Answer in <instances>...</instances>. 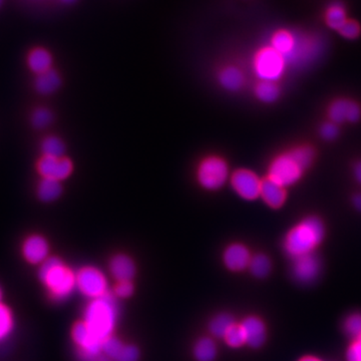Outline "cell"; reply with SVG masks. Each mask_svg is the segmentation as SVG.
<instances>
[{
	"label": "cell",
	"instance_id": "6da1fadb",
	"mask_svg": "<svg viewBox=\"0 0 361 361\" xmlns=\"http://www.w3.org/2000/svg\"><path fill=\"white\" fill-rule=\"evenodd\" d=\"M39 278L52 302H65L77 290L75 273L58 257H49L39 266Z\"/></svg>",
	"mask_w": 361,
	"mask_h": 361
},
{
	"label": "cell",
	"instance_id": "7a4b0ae2",
	"mask_svg": "<svg viewBox=\"0 0 361 361\" xmlns=\"http://www.w3.org/2000/svg\"><path fill=\"white\" fill-rule=\"evenodd\" d=\"M314 151L310 146H300L278 156L271 163L268 179L282 187L295 184L302 177L306 169L314 160Z\"/></svg>",
	"mask_w": 361,
	"mask_h": 361
},
{
	"label": "cell",
	"instance_id": "3957f363",
	"mask_svg": "<svg viewBox=\"0 0 361 361\" xmlns=\"http://www.w3.org/2000/svg\"><path fill=\"white\" fill-rule=\"evenodd\" d=\"M325 229L322 221L317 217L306 218L298 223L287 234L284 249L290 257L295 259L313 253L324 238Z\"/></svg>",
	"mask_w": 361,
	"mask_h": 361
},
{
	"label": "cell",
	"instance_id": "277c9868",
	"mask_svg": "<svg viewBox=\"0 0 361 361\" xmlns=\"http://www.w3.org/2000/svg\"><path fill=\"white\" fill-rule=\"evenodd\" d=\"M118 306L115 295L110 292L99 298L90 300L84 310L82 322L102 339L113 336L118 320Z\"/></svg>",
	"mask_w": 361,
	"mask_h": 361
},
{
	"label": "cell",
	"instance_id": "5b68a950",
	"mask_svg": "<svg viewBox=\"0 0 361 361\" xmlns=\"http://www.w3.org/2000/svg\"><path fill=\"white\" fill-rule=\"evenodd\" d=\"M75 287L85 298H99L109 293L108 278L94 266H85L75 273Z\"/></svg>",
	"mask_w": 361,
	"mask_h": 361
},
{
	"label": "cell",
	"instance_id": "8992f818",
	"mask_svg": "<svg viewBox=\"0 0 361 361\" xmlns=\"http://www.w3.org/2000/svg\"><path fill=\"white\" fill-rule=\"evenodd\" d=\"M286 66L283 56L271 47L260 49L253 63L255 75L261 80L273 82L281 78Z\"/></svg>",
	"mask_w": 361,
	"mask_h": 361
},
{
	"label": "cell",
	"instance_id": "52a82bcc",
	"mask_svg": "<svg viewBox=\"0 0 361 361\" xmlns=\"http://www.w3.org/2000/svg\"><path fill=\"white\" fill-rule=\"evenodd\" d=\"M229 177L227 163L219 157H208L201 161L197 172L199 184L209 191L224 186Z\"/></svg>",
	"mask_w": 361,
	"mask_h": 361
},
{
	"label": "cell",
	"instance_id": "ba28073f",
	"mask_svg": "<svg viewBox=\"0 0 361 361\" xmlns=\"http://www.w3.org/2000/svg\"><path fill=\"white\" fill-rule=\"evenodd\" d=\"M322 51V44L310 35L295 32V42L293 49L285 56L287 65L292 66H304L314 61Z\"/></svg>",
	"mask_w": 361,
	"mask_h": 361
},
{
	"label": "cell",
	"instance_id": "9c48e42d",
	"mask_svg": "<svg viewBox=\"0 0 361 361\" xmlns=\"http://www.w3.org/2000/svg\"><path fill=\"white\" fill-rule=\"evenodd\" d=\"M71 338L77 346L78 357H87L102 353L104 339L97 336L84 322H78L71 329Z\"/></svg>",
	"mask_w": 361,
	"mask_h": 361
},
{
	"label": "cell",
	"instance_id": "30bf717a",
	"mask_svg": "<svg viewBox=\"0 0 361 361\" xmlns=\"http://www.w3.org/2000/svg\"><path fill=\"white\" fill-rule=\"evenodd\" d=\"M73 163L63 157L42 156L37 164V171L40 177L63 182L73 173Z\"/></svg>",
	"mask_w": 361,
	"mask_h": 361
},
{
	"label": "cell",
	"instance_id": "8fae6325",
	"mask_svg": "<svg viewBox=\"0 0 361 361\" xmlns=\"http://www.w3.org/2000/svg\"><path fill=\"white\" fill-rule=\"evenodd\" d=\"M49 241L42 235L32 234L23 240L21 254L26 262L30 265H42L49 258Z\"/></svg>",
	"mask_w": 361,
	"mask_h": 361
},
{
	"label": "cell",
	"instance_id": "7c38bea8",
	"mask_svg": "<svg viewBox=\"0 0 361 361\" xmlns=\"http://www.w3.org/2000/svg\"><path fill=\"white\" fill-rule=\"evenodd\" d=\"M231 184L233 189L241 198L252 201L260 197V180L255 173L249 170H238L232 176Z\"/></svg>",
	"mask_w": 361,
	"mask_h": 361
},
{
	"label": "cell",
	"instance_id": "4fadbf2b",
	"mask_svg": "<svg viewBox=\"0 0 361 361\" xmlns=\"http://www.w3.org/2000/svg\"><path fill=\"white\" fill-rule=\"evenodd\" d=\"M322 272V262L314 253L294 259L292 274L301 284L313 283Z\"/></svg>",
	"mask_w": 361,
	"mask_h": 361
},
{
	"label": "cell",
	"instance_id": "5bb4252c",
	"mask_svg": "<svg viewBox=\"0 0 361 361\" xmlns=\"http://www.w3.org/2000/svg\"><path fill=\"white\" fill-rule=\"evenodd\" d=\"M329 115L334 123H355L360 118L361 109L355 102L339 99L329 106Z\"/></svg>",
	"mask_w": 361,
	"mask_h": 361
},
{
	"label": "cell",
	"instance_id": "9a60e30c",
	"mask_svg": "<svg viewBox=\"0 0 361 361\" xmlns=\"http://www.w3.org/2000/svg\"><path fill=\"white\" fill-rule=\"evenodd\" d=\"M251 257L250 251L246 246L243 244L235 243L226 248L223 261L228 269L239 272L249 267Z\"/></svg>",
	"mask_w": 361,
	"mask_h": 361
},
{
	"label": "cell",
	"instance_id": "2e32d148",
	"mask_svg": "<svg viewBox=\"0 0 361 361\" xmlns=\"http://www.w3.org/2000/svg\"><path fill=\"white\" fill-rule=\"evenodd\" d=\"M240 325L245 334L246 344L253 348L263 345L266 341V327L260 318L249 316Z\"/></svg>",
	"mask_w": 361,
	"mask_h": 361
},
{
	"label": "cell",
	"instance_id": "e0dca14e",
	"mask_svg": "<svg viewBox=\"0 0 361 361\" xmlns=\"http://www.w3.org/2000/svg\"><path fill=\"white\" fill-rule=\"evenodd\" d=\"M109 268H110L111 276L118 282L132 281L137 272L134 261L126 254H118L114 256L111 259Z\"/></svg>",
	"mask_w": 361,
	"mask_h": 361
},
{
	"label": "cell",
	"instance_id": "ac0fdd59",
	"mask_svg": "<svg viewBox=\"0 0 361 361\" xmlns=\"http://www.w3.org/2000/svg\"><path fill=\"white\" fill-rule=\"evenodd\" d=\"M260 197L268 206L273 209L280 208L286 200L285 188L272 180L266 179L261 184Z\"/></svg>",
	"mask_w": 361,
	"mask_h": 361
},
{
	"label": "cell",
	"instance_id": "d6986e66",
	"mask_svg": "<svg viewBox=\"0 0 361 361\" xmlns=\"http://www.w3.org/2000/svg\"><path fill=\"white\" fill-rule=\"evenodd\" d=\"M26 63H27L30 71L37 75L51 70L54 59H52L51 52L47 49H44V47H35L27 54Z\"/></svg>",
	"mask_w": 361,
	"mask_h": 361
},
{
	"label": "cell",
	"instance_id": "ffe728a7",
	"mask_svg": "<svg viewBox=\"0 0 361 361\" xmlns=\"http://www.w3.org/2000/svg\"><path fill=\"white\" fill-rule=\"evenodd\" d=\"M61 78L58 71L49 70L37 75L35 80V89L40 94L49 96L59 89Z\"/></svg>",
	"mask_w": 361,
	"mask_h": 361
},
{
	"label": "cell",
	"instance_id": "44dd1931",
	"mask_svg": "<svg viewBox=\"0 0 361 361\" xmlns=\"http://www.w3.org/2000/svg\"><path fill=\"white\" fill-rule=\"evenodd\" d=\"M37 197L40 201L45 203L56 201L63 194V186L61 182L56 180L42 178L37 187Z\"/></svg>",
	"mask_w": 361,
	"mask_h": 361
},
{
	"label": "cell",
	"instance_id": "7402d4cb",
	"mask_svg": "<svg viewBox=\"0 0 361 361\" xmlns=\"http://www.w3.org/2000/svg\"><path fill=\"white\" fill-rule=\"evenodd\" d=\"M193 355L197 361H214L218 355L217 344L211 337H201L195 343Z\"/></svg>",
	"mask_w": 361,
	"mask_h": 361
},
{
	"label": "cell",
	"instance_id": "603a6c76",
	"mask_svg": "<svg viewBox=\"0 0 361 361\" xmlns=\"http://www.w3.org/2000/svg\"><path fill=\"white\" fill-rule=\"evenodd\" d=\"M219 82L224 89L235 92L243 87L245 78L243 73L236 66H227L221 71Z\"/></svg>",
	"mask_w": 361,
	"mask_h": 361
},
{
	"label": "cell",
	"instance_id": "cb8c5ba5",
	"mask_svg": "<svg viewBox=\"0 0 361 361\" xmlns=\"http://www.w3.org/2000/svg\"><path fill=\"white\" fill-rule=\"evenodd\" d=\"M294 42H295V32L285 30H278L273 35L271 39V47L285 58L293 49Z\"/></svg>",
	"mask_w": 361,
	"mask_h": 361
},
{
	"label": "cell",
	"instance_id": "d4e9b609",
	"mask_svg": "<svg viewBox=\"0 0 361 361\" xmlns=\"http://www.w3.org/2000/svg\"><path fill=\"white\" fill-rule=\"evenodd\" d=\"M16 329L13 310L6 304L0 303V344L8 341Z\"/></svg>",
	"mask_w": 361,
	"mask_h": 361
},
{
	"label": "cell",
	"instance_id": "484cf974",
	"mask_svg": "<svg viewBox=\"0 0 361 361\" xmlns=\"http://www.w3.org/2000/svg\"><path fill=\"white\" fill-rule=\"evenodd\" d=\"M235 323L234 317L228 313H220L211 319L209 323V330L214 337L217 338H224L228 330L231 329Z\"/></svg>",
	"mask_w": 361,
	"mask_h": 361
},
{
	"label": "cell",
	"instance_id": "4316f807",
	"mask_svg": "<svg viewBox=\"0 0 361 361\" xmlns=\"http://www.w3.org/2000/svg\"><path fill=\"white\" fill-rule=\"evenodd\" d=\"M325 20L326 25L334 30H339V28L344 25L348 18H346V11L341 2H334L330 4L325 13Z\"/></svg>",
	"mask_w": 361,
	"mask_h": 361
},
{
	"label": "cell",
	"instance_id": "83f0119b",
	"mask_svg": "<svg viewBox=\"0 0 361 361\" xmlns=\"http://www.w3.org/2000/svg\"><path fill=\"white\" fill-rule=\"evenodd\" d=\"M255 94L263 103L271 104L274 103L278 97H279L280 90L275 82L261 80L256 85Z\"/></svg>",
	"mask_w": 361,
	"mask_h": 361
},
{
	"label": "cell",
	"instance_id": "f1b7e54d",
	"mask_svg": "<svg viewBox=\"0 0 361 361\" xmlns=\"http://www.w3.org/2000/svg\"><path fill=\"white\" fill-rule=\"evenodd\" d=\"M40 149H42V156L63 157L65 155L66 147L59 137L49 135L42 140Z\"/></svg>",
	"mask_w": 361,
	"mask_h": 361
},
{
	"label": "cell",
	"instance_id": "f546056e",
	"mask_svg": "<svg viewBox=\"0 0 361 361\" xmlns=\"http://www.w3.org/2000/svg\"><path fill=\"white\" fill-rule=\"evenodd\" d=\"M249 269L252 274L257 278H264L271 271V261L264 254H257L251 257Z\"/></svg>",
	"mask_w": 361,
	"mask_h": 361
},
{
	"label": "cell",
	"instance_id": "4dcf8cb0",
	"mask_svg": "<svg viewBox=\"0 0 361 361\" xmlns=\"http://www.w3.org/2000/svg\"><path fill=\"white\" fill-rule=\"evenodd\" d=\"M123 345L125 343L118 337L110 336L104 339L103 343H102V353L108 356L110 360L116 361L122 351Z\"/></svg>",
	"mask_w": 361,
	"mask_h": 361
},
{
	"label": "cell",
	"instance_id": "1f68e13d",
	"mask_svg": "<svg viewBox=\"0 0 361 361\" xmlns=\"http://www.w3.org/2000/svg\"><path fill=\"white\" fill-rule=\"evenodd\" d=\"M224 341L227 345L231 348H239L246 343L245 334L241 325L234 324L228 330L227 334L224 336Z\"/></svg>",
	"mask_w": 361,
	"mask_h": 361
},
{
	"label": "cell",
	"instance_id": "d6a6232c",
	"mask_svg": "<svg viewBox=\"0 0 361 361\" xmlns=\"http://www.w3.org/2000/svg\"><path fill=\"white\" fill-rule=\"evenodd\" d=\"M52 121H54V116L49 109L37 108L33 111L32 123L35 129L44 130L51 125Z\"/></svg>",
	"mask_w": 361,
	"mask_h": 361
},
{
	"label": "cell",
	"instance_id": "836d02e7",
	"mask_svg": "<svg viewBox=\"0 0 361 361\" xmlns=\"http://www.w3.org/2000/svg\"><path fill=\"white\" fill-rule=\"evenodd\" d=\"M345 331L349 336L361 338V314H353L346 319Z\"/></svg>",
	"mask_w": 361,
	"mask_h": 361
},
{
	"label": "cell",
	"instance_id": "e575fe53",
	"mask_svg": "<svg viewBox=\"0 0 361 361\" xmlns=\"http://www.w3.org/2000/svg\"><path fill=\"white\" fill-rule=\"evenodd\" d=\"M339 33L348 39H355L360 37V25L355 20H346L344 25L339 28Z\"/></svg>",
	"mask_w": 361,
	"mask_h": 361
},
{
	"label": "cell",
	"instance_id": "d590c367",
	"mask_svg": "<svg viewBox=\"0 0 361 361\" xmlns=\"http://www.w3.org/2000/svg\"><path fill=\"white\" fill-rule=\"evenodd\" d=\"M140 357V351L137 346L133 344H125L116 361H137Z\"/></svg>",
	"mask_w": 361,
	"mask_h": 361
},
{
	"label": "cell",
	"instance_id": "8d00e7d4",
	"mask_svg": "<svg viewBox=\"0 0 361 361\" xmlns=\"http://www.w3.org/2000/svg\"><path fill=\"white\" fill-rule=\"evenodd\" d=\"M135 287L132 281H121L116 285L114 295L118 298H129L134 294Z\"/></svg>",
	"mask_w": 361,
	"mask_h": 361
},
{
	"label": "cell",
	"instance_id": "74e56055",
	"mask_svg": "<svg viewBox=\"0 0 361 361\" xmlns=\"http://www.w3.org/2000/svg\"><path fill=\"white\" fill-rule=\"evenodd\" d=\"M320 133H322L323 139L330 141V140L336 139L338 135V128L334 122L325 123L322 126Z\"/></svg>",
	"mask_w": 361,
	"mask_h": 361
},
{
	"label": "cell",
	"instance_id": "f35d334b",
	"mask_svg": "<svg viewBox=\"0 0 361 361\" xmlns=\"http://www.w3.org/2000/svg\"><path fill=\"white\" fill-rule=\"evenodd\" d=\"M348 361H361V341L358 339L348 351Z\"/></svg>",
	"mask_w": 361,
	"mask_h": 361
},
{
	"label": "cell",
	"instance_id": "ab89813d",
	"mask_svg": "<svg viewBox=\"0 0 361 361\" xmlns=\"http://www.w3.org/2000/svg\"><path fill=\"white\" fill-rule=\"evenodd\" d=\"M80 361H114L110 360L108 356L104 355L103 353L94 356H87V357H80Z\"/></svg>",
	"mask_w": 361,
	"mask_h": 361
},
{
	"label": "cell",
	"instance_id": "60d3db41",
	"mask_svg": "<svg viewBox=\"0 0 361 361\" xmlns=\"http://www.w3.org/2000/svg\"><path fill=\"white\" fill-rule=\"evenodd\" d=\"M355 175L356 180L361 185V161L355 166Z\"/></svg>",
	"mask_w": 361,
	"mask_h": 361
},
{
	"label": "cell",
	"instance_id": "b9f144b4",
	"mask_svg": "<svg viewBox=\"0 0 361 361\" xmlns=\"http://www.w3.org/2000/svg\"><path fill=\"white\" fill-rule=\"evenodd\" d=\"M353 203H355L356 209L361 211V194L356 195L355 199H353Z\"/></svg>",
	"mask_w": 361,
	"mask_h": 361
},
{
	"label": "cell",
	"instance_id": "7bdbcfd3",
	"mask_svg": "<svg viewBox=\"0 0 361 361\" xmlns=\"http://www.w3.org/2000/svg\"><path fill=\"white\" fill-rule=\"evenodd\" d=\"M301 361H320V360H316V358H313V357H306V358H304V360H302Z\"/></svg>",
	"mask_w": 361,
	"mask_h": 361
},
{
	"label": "cell",
	"instance_id": "ee69618b",
	"mask_svg": "<svg viewBox=\"0 0 361 361\" xmlns=\"http://www.w3.org/2000/svg\"><path fill=\"white\" fill-rule=\"evenodd\" d=\"M61 1L65 2V4H73L75 0H61Z\"/></svg>",
	"mask_w": 361,
	"mask_h": 361
},
{
	"label": "cell",
	"instance_id": "f6af8a7d",
	"mask_svg": "<svg viewBox=\"0 0 361 361\" xmlns=\"http://www.w3.org/2000/svg\"><path fill=\"white\" fill-rule=\"evenodd\" d=\"M1 299H2V290H1V288H0V303H1Z\"/></svg>",
	"mask_w": 361,
	"mask_h": 361
},
{
	"label": "cell",
	"instance_id": "bcb514c9",
	"mask_svg": "<svg viewBox=\"0 0 361 361\" xmlns=\"http://www.w3.org/2000/svg\"><path fill=\"white\" fill-rule=\"evenodd\" d=\"M2 0H0V6H1Z\"/></svg>",
	"mask_w": 361,
	"mask_h": 361
},
{
	"label": "cell",
	"instance_id": "7dc6e473",
	"mask_svg": "<svg viewBox=\"0 0 361 361\" xmlns=\"http://www.w3.org/2000/svg\"><path fill=\"white\" fill-rule=\"evenodd\" d=\"M360 341H361V338H360Z\"/></svg>",
	"mask_w": 361,
	"mask_h": 361
}]
</instances>
